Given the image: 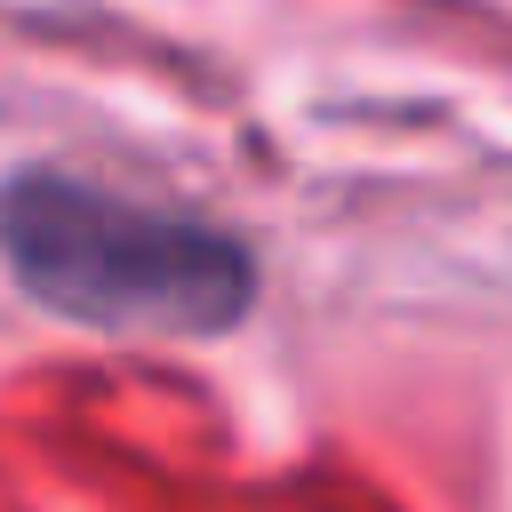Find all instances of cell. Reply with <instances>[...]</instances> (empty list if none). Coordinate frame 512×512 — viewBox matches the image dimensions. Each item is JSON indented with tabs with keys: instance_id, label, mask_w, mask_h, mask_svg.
Wrapping results in <instances>:
<instances>
[{
	"instance_id": "6da1fadb",
	"label": "cell",
	"mask_w": 512,
	"mask_h": 512,
	"mask_svg": "<svg viewBox=\"0 0 512 512\" xmlns=\"http://www.w3.org/2000/svg\"><path fill=\"white\" fill-rule=\"evenodd\" d=\"M0 264L40 312L120 336H224L256 304V256L224 224L64 168L0 184Z\"/></svg>"
}]
</instances>
